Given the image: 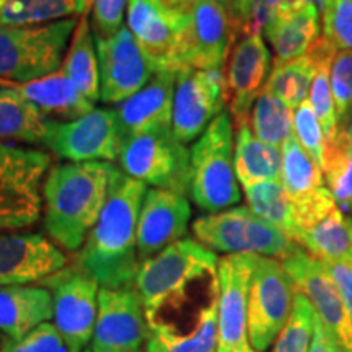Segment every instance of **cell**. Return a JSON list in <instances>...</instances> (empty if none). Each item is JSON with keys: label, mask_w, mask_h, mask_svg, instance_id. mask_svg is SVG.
I'll return each instance as SVG.
<instances>
[{"label": "cell", "mask_w": 352, "mask_h": 352, "mask_svg": "<svg viewBox=\"0 0 352 352\" xmlns=\"http://www.w3.org/2000/svg\"><path fill=\"white\" fill-rule=\"evenodd\" d=\"M250 114L253 134L263 142L280 148L294 135V113L267 91L259 94Z\"/></svg>", "instance_id": "e575fe53"}, {"label": "cell", "mask_w": 352, "mask_h": 352, "mask_svg": "<svg viewBox=\"0 0 352 352\" xmlns=\"http://www.w3.org/2000/svg\"><path fill=\"white\" fill-rule=\"evenodd\" d=\"M122 138L114 109L96 108L74 121L52 126L46 147L72 164L120 158Z\"/></svg>", "instance_id": "5bb4252c"}, {"label": "cell", "mask_w": 352, "mask_h": 352, "mask_svg": "<svg viewBox=\"0 0 352 352\" xmlns=\"http://www.w3.org/2000/svg\"><path fill=\"white\" fill-rule=\"evenodd\" d=\"M65 266V254L39 233L0 235V287L41 283Z\"/></svg>", "instance_id": "ffe728a7"}, {"label": "cell", "mask_w": 352, "mask_h": 352, "mask_svg": "<svg viewBox=\"0 0 352 352\" xmlns=\"http://www.w3.org/2000/svg\"><path fill=\"white\" fill-rule=\"evenodd\" d=\"M294 135L308 152L320 168L323 170L324 152H327V138L311 104L305 101L294 111Z\"/></svg>", "instance_id": "ab89813d"}, {"label": "cell", "mask_w": 352, "mask_h": 352, "mask_svg": "<svg viewBox=\"0 0 352 352\" xmlns=\"http://www.w3.org/2000/svg\"><path fill=\"white\" fill-rule=\"evenodd\" d=\"M95 38V36H94ZM100 65V100L122 103L151 82V60L127 26L108 38H95Z\"/></svg>", "instance_id": "9a60e30c"}, {"label": "cell", "mask_w": 352, "mask_h": 352, "mask_svg": "<svg viewBox=\"0 0 352 352\" xmlns=\"http://www.w3.org/2000/svg\"><path fill=\"white\" fill-rule=\"evenodd\" d=\"M50 153L0 140V232L32 227L41 217Z\"/></svg>", "instance_id": "8992f818"}, {"label": "cell", "mask_w": 352, "mask_h": 352, "mask_svg": "<svg viewBox=\"0 0 352 352\" xmlns=\"http://www.w3.org/2000/svg\"><path fill=\"white\" fill-rule=\"evenodd\" d=\"M116 166L82 162L51 168L43 183L44 230L69 252L80 250L98 222Z\"/></svg>", "instance_id": "7a4b0ae2"}, {"label": "cell", "mask_w": 352, "mask_h": 352, "mask_svg": "<svg viewBox=\"0 0 352 352\" xmlns=\"http://www.w3.org/2000/svg\"><path fill=\"white\" fill-rule=\"evenodd\" d=\"M145 329L144 305L135 287L100 289L91 352H140Z\"/></svg>", "instance_id": "e0dca14e"}, {"label": "cell", "mask_w": 352, "mask_h": 352, "mask_svg": "<svg viewBox=\"0 0 352 352\" xmlns=\"http://www.w3.org/2000/svg\"><path fill=\"white\" fill-rule=\"evenodd\" d=\"M83 352H91V351H87V349H85V351H83Z\"/></svg>", "instance_id": "f907efd6"}, {"label": "cell", "mask_w": 352, "mask_h": 352, "mask_svg": "<svg viewBox=\"0 0 352 352\" xmlns=\"http://www.w3.org/2000/svg\"><path fill=\"white\" fill-rule=\"evenodd\" d=\"M315 308L300 292L294 296L292 314L276 340L272 352H308L314 338Z\"/></svg>", "instance_id": "8d00e7d4"}, {"label": "cell", "mask_w": 352, "mask_h": 352, "mask_svg": "<svg viewBox=\"0 0 352 352\" xmlns=\"http://www.w3.org/2000/svg\"><path fill=\"white\" fill-rule=\"evenodd\" d=\"M176 72H155L134 96L114 108L122 140L144 132L171 129Z\"/></svg>", "instance_id": "44dd1931"}, {"label": "cell", "mask_w": 352, "mask_h": 352, "mask_svg": "<svg viewBox=\"0 0 352 352\" xmlns=\"http://www.w3.org/2000/svg\"><path fill=\"white\" fill-rule=\"evenodd\" d=\"M7 2H10V0H0V8H2L3 6H6Z\"/></svg>", "instance_id": "681fc988"}, {"label": "cell", "mask_w": 352, "mask_h": 352, "mask_svg": "<svg viewBox=\"0 0 352 352\" xmlns=\"http://www.w3.org/2000/svg\"><path fill=\"white\" fill-rule=\"evenodd\" d=\"M271 52L261 33L241 34L227 67V100L236 127L248 122L254 101L270 78Z\"/></svg>", "instance_id": "ac0fdd59"}, {"label": "cell", "mask_w": 352, "mask_h": 352, "mask_svg": "<svg viewBox=\"0 0 352 352\" xmlns=\"http://www.w3.org/2000/svg\"><path fill=\"white\" fill-rule=\"evenodd\" d=\"M54 122L30 103L16 85H7V82L0 85V140L46 147Z\"/></svg>", "instance_id": "4316f807"}, {"label": "cell", "mask_w": 352, "mask_h": 352, "mask_svg": "<svg viewBox=\"0 0 352 352\" xmlns=\"http://www.w3.org/2000/svg\"><path fill=\"white\" fill-rule=\"evenodd\" d=\"M77 20L36 26H0V80L23 85L57 72Z\"/></svg>", "instance_id": "277c9868"}, {"label": "cell", "mask_w": 352, "mask_h": 352, "mask_svg": "<svg viewBox=\"0 0 352 352\" xmlns=\"http://www.w3.org/2000/svg\"><path fill=\"white\" fill-rule=\"evenodd\" d=\"M328 2H329V0H327V6H328Z\"/></svg>", "instance_id": "816d5d0a"}, {"label": "cell", "mask_w": 352, "mask_h": 352, "mask_svg": "<svg viewBox=\"0 0 352 352\" xmlns=\"http://www.w3.org/2000/svg\"><path fill=\"white\" fill-rule=\"evenodd\" d=\"M192 232L206 248L227 254L284 259L298 245L283 230L258 217L250 208L202 215L192 223Z\"/></svg>", "instance_id": "52a82bcc"}, {"label": "cell", "mask_w": 352, "mask_h": 352, "mask_svg": "<svg viewBox=\"0 0 352 352\" xmlns=\"http://www.w3.org/2000/svg\"><path fill=\"white\" fill-rule=\"evenodd\" d=\"M315 74V65L307 56L285 64H274L264 91L274 95L290 109H297L307 101Z\"/></svg>", "instance_id": "d590c367"}, {"label": "cell", "mask_w": 352, "mask_h": 352, "mask_svg": "<svg viewBox=\"0 0 352 352\" xmlns=\"http://www.w3.org/2000/svg\"><path fill=\"white\" fill-rule=\"evenodd\" d=\"M90 6H91V0H90Z\"/></svg>", "instance_id": "f5cc1de1"}, {"label": "cell", "mask_w": 352, "mask_h": 352, "mask_svg": "<svg viewBox=\"0 0 352 352\" xmlns=\"http://www.w3.org/2000/svg\"><path fill=\"white\" fill-rule=\"evenodd\" d=\"M329 67L331 65H320V67H316L315 78L310 87V100H308L316 118H318L327 140L334 139V135L340 131L336 107H334L331 94V83H329Z\"/></svg>", "instance_id": "f35d334b"}, {"label": "cell", "mask_w": 352, "mask_h": 352, "mask_svg": "<svg viewBox=\"0 0 352 352\" xmlns=\"http://www.w3.org/2000/svg\"><path fill=\"white\" fill-rule=\"evenodd\" d=\"M189 195L197 208L212 214L240 202L233 165V126L227 113H220L192 144Z\"/></svg>", "instance_id": "5b68a950"}, {"label": "cell", "mask_w": 352, "mask_h": 352, "mask_svg": "<svg viewBox=\"0 0 352 352\" xmlns=\"http://www.w3.org/2000/svg\"><path fill=\"white\" fill-rule=\"evenodd\" d=\"M292 280L283 263L258 256L248 294V336L256 352H264L277 340L292 314Z\"/></svg>", "instance_id": "8fae6325"}, {"label": "cell", "mask_w": 352, "mask_h": 352, "mask_svg": "<svg viewBox=\"0 0 352 352\" xmlns=\"http://www.w3.org/2000/svg\"><path fill=\"white\" fill-rule=\"evenodd\" d=\"M263 32L274 50L276 64L300 59L320 38V10L315 6H305L296 12L277 15Z\"/></svg>", "instance_id": "484cf974"}, {"label": "cell", "mask_w": 352, "mask_h": 352, "mask_svg": "<svg viewBox=\"0 0 352 352\" xmlns=\"http://www.w3.org/2000/svg\"><path fill=\"white\" fill-rule=\"evenodd\" d=\"M16 90L52 121H74L95 109V104L82 95L76 83L63 70L16 85Z\"/></svg>", "instance_id": "cb8c5ba5"}, {"label": "cell", "mask_w": 352, "mask_h": 352, "mask_svg": "<svg viewBox=\"0 0 352 352\" xmlns=\"http://www.w3.org/2000/svg\"><path fill=\"white\" fill-rule=\"evenodd\" d=\"M127 0H91V32L95 38H108L122 28Z\"/></svg>", "instance_id": "7bdbcfd3"}, {"label": "cell", "mask_w": 352, "mask_h": 352, "mask_svg": "<svg viewBox=\"0 0 352 352\" xmlns=\"http://www.w3.org/2000/svg\"><path fill=\"white\" fill-rule=\"evenodd\" d=\"M296 243L323 263L352 258V217L341 208L297 235Z\"/></svg>", "instance_id": "f1b7e54d"}, {"label": "cell", "mask_w": 352, "mask_h": 352, "mask_svg": "<svg viewBox=\"0 0 352 352\" xmlns=\"http://www.w3.org/2000/svg\"><path fill=\"white\" fill-rule=\"evenodd\" d=\"M347 134H349V140H351V144H352V118H351V121H349V124H347Z\"/></svg>", "instance_id": "7dc6e473"}, {"label": "cell", "mask_w": 352, "mask_h": 352, "mask_svg": "<svg viewBox=\"0 0 352 352\" xmlns=\"http://www.w3.org/2000/svg\"><path fill=\"white\" fill-rule=\"evenodd\" d=\"M219 294L202 308L195 328H170L147 323L145 352H217L219 342Z\"/></svg>", "instance_id": "d4e9b609"}, {"label": "cell", "mask_w": 352, "mask_h": 352, "mask_svg": "<svg viewBox=\"0 0 352 352\" xmlns=\"http://www.w3.org/2000/svg\"><path fill=\"white\" fill-rule=\"evenodd\" d=\"M235 139V173L241 186L263 182H279L283 170V151L259 140L248 122L236 127Z\"/></svg>", "instance_id": "83f0119b"}, {"label": "cell", "mask_w": 352, "mask_h": 352, "mask_svg": "<svg viewBox=\"0 0 352 352\" xmlns=\"http://www.w3.org/2000/svg\"><path fill=\"white\" fill-rule=\"evenodd\" d=\"M323 15V34L338 50L352 52V0H329Z\"/></svg>", "instance_id": "b9f144b4"}, {"label": "cell", "mask_w": 352, "mask_h": 352, "mask_svg": "<svg viewBox=\"0 0 352 352\" xmlns=\"http://www.w3.org/2000/svg\"><path fill=\"white\" fill-rule=\"evenodd\" d=\"M308 352H346L336 338H334V334L329 331V328L321 321L318 314L315 315L314 338H311V344Z\"/></svg>", "instance_id": "f6af8a7d"}, {"label": "cell", "mask_w": 352, "mask_h": 352, "mask_svg": "<svg viewBox=\"0 0 352 352\" xmlns=\"http://www.w3.org/2000/svg\"><path fill=\"white\" fill-rule=\"evenodd\" d=\"M189 219L191 206L186 196L166 189H147L138 223L139 258L145 261L183 240Z\"/></svg>", "instance_id": "d6986e66"}, {"label": "cell", "mask_w": 352, "mask_h": 352, "mask_svg": "<svg viewBox=\"0 0 352 352\" xmlns=\"http://www.w3.org/2000/svg\"><path fill=\"white\" fill-rule=\"evenodd\" d=\"M323 175L334 201L346 214H352V144L347 129H340L327 140Z\"/></svg>", "instance_id": "836d02e7"}, {"label": "cell", "mask_w": 352, "mask_h": 352, "mask_svg": "<svg viewBox=\"0 0 352 352\" xmlns=\"http://www.w3.org/2000/svg\"><path fill=\"white\" fill-rule=\"evenodd\" d=\"M54 316L51 292L43 285L0 287V331L10 340H20Z\"/></svg>", "instance_id": "603a6c76"}, {"label": "cell", "mask_w": 352, "mask_h": 352, "mask_svg": "<svg viewBox=\"0 0 352 352\" xmlns=\"http://www.w3.org/2000/svg\"><path fill=\"white\" fill-rule=\"evenodd\" d=\"M248 208L258 217L283 230L294 240L296 235V212L294 204L280 182H263L245 186Z\"/></svg>", "instance_id": "d6a6232c"}, {"label": "cell", "mask_w": 352, "mask_h": 352, "mask_svg": "<svg viewBox=\"0 0 352 352\" xmlns=\"http://www.w3.org/2000/svg\"><path fill=\"white\" fill-rule=\"evenodd\" d=\"M329 83L336 107L340 129H346L352 118V52L340 50L329 67Z\"/></svg>", "instance_id": "74e56055"}, {"label": "cell", "mask_w": 352, "mask_h": 352, "mask_svg": "<svg viewBox=\"0 0 352 352\" xmlns=\"http://www.w3.org/2000/svg\"><path fill=\"white\" fill-rule=\"evenodd\" d=\"M227 80L222 70L184 67L176 72L171 131L179 142L191 144L222 113Z\"/></svg>", "instance_id": "7c38bea8"}, {"label": "cell", "mask_w": 352, "mask_h": 352, "mask_svg": "<svg viewBox=\"0 0 352 352\" xmlns=\"http://www.w3.org/2000/svg\"><path fill=\"white\" fill-rule=\"evenodd\" d=\"M239 25L230 7L196 0L176 44V69L222 70Z\"/></svg>", "instance_id": "9c48e42d"}, {"label": "cell", "mask_w": 352, "mask_h": 352, "mask_svg": "<svg viewBox=\"0 0 352 352\" xmlns=\"http://www.w3.org/2000/svg\"><path fill=\"white\" fill-rule=\"evenodd\" d=\"M324 264H327L329 274L333 276L334 283H336L338 287H340L352 318V258L341 259V261L324 263Z\"/></svg>", "instance_id": "ee69618b"}, {"label": "cell", "mask_w": 352, "mask_h": 352, "mask_svg": "<svg viewBox=\"0 0 352 352\" xmlns=\"http://www.w3.org/2000/svg\"><path fill=\"white\" fill-rule=\"evenodd\" d=\"M219 258L192 239H183L140 263L134 287L144 305L145 320L162 308L188 297L191 285L217 276Z\"/></svg>", "instance_id": "3957f363"}, {"label": "cell", "mask_w": 352, "mask_h": 352, "mask_svg": "<svg viewBox=\"0 0 352 352\" xmlns=\"http://www.w3.org/2000/svg\"><path fill=\"white\" fill-rule=\"evenodd\" d=\"M283 186L294 206L314 199L324 188V175L320 165L308 155L296 135L283 145Z\"/></svg>", "instance_id": "4dcf8cb0"}, {"label": "cell", "mask_w": 352, "mask_h": 352, "mask_svg": "<svg viewBox=\"0 0 352 352\" xmlns=\"http://www.w3.org/2000/svg\"><path fill=\"white\" fill-rule=\"evenodd\" d=\"M60 70L76 83L87 100L94 104L100 100L98 52L87 13L77 21L76 32L72 34V41Z\"/></svg>", "instance_id": "f546056e"}, {"label": "cell", "mask_w": 352, "mask_h": 352, "mask_svg": "<svg viewBox=\"0 0 352 352\" xmlns=\"http://www.w3.org/2000/svg\"><path fill=\"white\" fill-rule=\"evenodd\" d=\"M127 28L134 34L155 72H178L176 44L179 30L152 0H129Z\"/></svg>", "instance_id": "7402d4cb"}, {"label": "cell", "mask_w": 352, "mask_h": 352, "mask_svg": "<svg viewBox=\"0 0 352 352\" xmlns=\"http://www.w3.org/2000/svg\"><path fill=\"white\" fill-rule=\"evenodd\" d=\"M0 352H70L54 323H43L20 340L3 338Z\"/></svg>", "instance_id": "60d3db41"}, {"label": "cell", "mask_w": 352, "mask_h": 352, "mask_svg": "<svg viewBox=\"0 0 352 352\" xmlns=\"http://www.w3.org/2000/svg\"><path fill=\"white\" fill-rule=\"evenodd\" d=\"M296 292L310 300L315 311L346 352H352V318L340 287L327 264L311 256L300 245L283 259Z\"/></svg>", "instance_id": "4fadbf2b"}, {"label": "cell", "mask_w": 352, "mask_h": 352, "mask_svg": "<svg viewBox=\"0 0 352 352\" xmlns=\"http://www.w3.org/2000/svg\"><path fill=\"white\" fill-rule=\"evenodd\" d=\"M254 254H227L219 261L217 352H256L248 336V294Z\"/></svg>", "instance_id": "2e32d148"}, {"label": "cell", "mask_w": 352, "mask_h": 352, "mask_svg": "<svg viewBox=\"0 0 352 352\" xmlns=\"http://www.w3.org/2000/svg\"><path fill=\"white\" fill-rule=\"evenodd\" d=\"M39 285L51 292L54 302V327L70 352H83L94 340L98 316L100 284L77 266H65Z\"/></svg>", "instance_id": "30bf717a"}, {"label": "cell", "mask_w": 352, "mask_h": 352, "mask_svg": "<svg viewBox=\"0 0 352 352\" xmlns=\"http://www.w3.org/2000/svg\"><path fill=\"white\" fill-rule=\"evenodd\" d=\"M118 160L121 170L138 182L184 196L191 192V151L171 129L124 139Z\"/></svg>", "instance_id": "ba28073f"}, {"label": "cell", "mask_w": 352, "mask_h": 352, "mask_svg": "<svg viewBox=\"0 0 352 352\" xmlns=\"http://www.w3.org/2000/svg\"><path fill=\"white\" fill-rule=\"evenodd\" d=\"M147 186L116 168L98 222L78 252L77 266L101 287H134L139 271L138 223Z\"/></svg>", "instance_id": "6da1fadb"}, {"label": "cell", "mask_w": 352, "mask_h": 352, "mask_svg": "<svg viewBox=\"0 0 352 352\" xmlns=\"http://www.w3.org/2000/svg\"><path fill=\"white\" fill-rule=\"evenodd\" d=\"M215 2H220V3H223V6L230 7V10H232V0H215Z\"/></svg>", "instance_id": "c3c4849f"}, {"label": "cell", "mask_w": 352, "mask_h": 352, "mask_svg": "<svg viewBox=\"0 0 352 352\" xmlns=\"http://www.w3.org/2000/svg\"><path fill=\"white\" fill-rule=\"evenodd\" d=\"M258 0H232V13L235 16L236 25L248 19L250 12Z\"/></svg>", "instance_id": "bcb514c9"}, {"label": "cell", "mask_w": 352, "mask_h": 352, "mask_svg": "<svg viewBox=\"0 0 352 352\" xmlns=\"http://www.w3.org/2000/svg\"><path fill=\"white\" fill-rule=\"evenodd\" d=\"M90 0H10L0 8V26H36L85 15Z\"/></svg>", "instance_id": "1f68e13d"}]
</instances>
